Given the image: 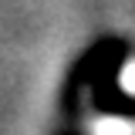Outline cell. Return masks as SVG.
<instances>
[{"label":"cell","mask_w":135,"mask_h":135,"mask_svg":"<svg viewBox=\"0 0 135 135\" xmlns=\"http://www.w3.org/2000/svg\"><path fill=\"white\" fill-rule=\"evenodd\" d=\"M54 135H135V44L112 37L78 57Z\"/></svg>","instance_id":"1"}]
</instances>
